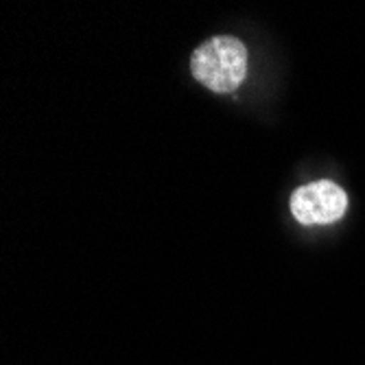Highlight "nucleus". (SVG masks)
<instances>
[{"label": "nucleus", "mask_w": 365, "mask_h": 365, "mask_svg": "<svg viewBox=\"0 0 365 365\" xmlns=\"http://www.w3.org/2000/svg\"><path fill=\"white\" fill-rule=\"evenodd\" d=\"M348 195L346 190L330 182L319 180L300 186L291 197V212L304 225H328L346 217Z\"/></svg>", "instance_id": "2"}, {"label": "nucleus", "mask_w": 365, "mask_h": 365, "mask_svg": "<svg viewBox=\"0 0 365 365\" xmlns=\"http://www.w3.org/2000/svg\"><path fill=\"white\" fill-rule=\"evenodd\" d=\"M192 77L212 92H232L247 75V51L241 40L219 36L206 40L190 57Z\"/></svg>", "instance_id": "1"}]
</instances>
